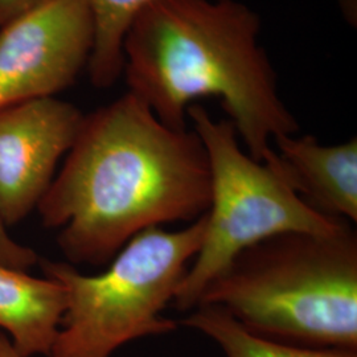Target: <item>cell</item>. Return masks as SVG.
Segmentation results:
<instances>
[{"label":"cell","instance_id":"cell-1","mask_svg":"<svg viewBox=\"0 0 357 357\" xmlns=\"http://www.w3.org/2000/svg\"><path fill=\"white\" fill-rule=\"evenodd\" d=\"M211 205V167L192 128L162 123L126 93L84 118L60 174L38 205L73 264L103 265L142 231L191 224Z\"/></svg>","mask_w":357,"mask_h":357},{"label":"cell","instance_id":"cell-2","mask_svg":"<svg viewBox=\"0 0 357 357\" xmlns=\"http://www.w3.org/2000/svg\"><path fill=\"white\" fill-rule=\"evenodd\" d=\"M259 32L258 13L237 0H155L123 40L128 91L175 130L187 128L193 101L220 98L246 153L265 162L273 139L298 134L299 125Z\"/></svg>","mask_w":357,"mask_h":357},{"label":"cell","instance_id":"cell-3","mask_svg":"<svg viewBox=\"0 0 357 357\" xmlns=\"http://www.w3.org/2000/svg\"><path fill=\"white\" fill-rule=\"evenodd\" d=\"M197 306L224 308L271 340L357 351L356 230L286 231L255 243L205 287Z\"/></svg>","mask_w":357,"mask_h":357},{"label":"cell","instance_id":"cell-4","mask_svg":"<svg viewBox=\"0 0 357 357\" xmlns=\"http://www.w3.org/2000/svg\"><path fill=\"white\" fill-rule=\"evenodd\" d=\"M205 215L183 229L153 228L132 237L98 275L43 261L47 277L66 290L68 306L50 357H112L121 347L174 332L162 315L199 253Z\"/></svg>","mask_w":357,"mask_h":357},{"label":"cell","instance_id":"cell-5","mask_svg":"<svg viewBox=\"0 0 357 357\" xmlns=\"http://www.w3.org/2000/svg\"><path fill=\"white\" fill-rule=\"evenodd\" d=\"M187 116L208 153L211 205L202 248L174 298L178 311L197 306L205 287L246 248L286 231L330 234L351 224L306 204L275 151L265 162L243 151L229 119L216 121L200 105H191Z\"/></svg>","mask_w":357,"mask_h":357},{"label":"cell","instance_id":"cell-6","mask_svg":"<svg viewBox=\"0 0 357 357\" xmlns=\"http://www.w3.org/2000/svg\"><path fill=\"white\" fill-rule=\"evenodd\" d=\"M93 40L88 0H47L0 26V109L69 88Z\"/></svg>","mask_w":357,"mask_h":357},{"label":"cell","instance_id":"cell-7","mask_svg":"<svg viewBox=\"0 0 357 357\" xmlns=\"http://www.w3.org/2000/svg\"><path fill=\"white\" fill-rule=\"evenodd\" d=\"M85 115L54 97L0 109V220L15 225L38 206Z\"/></svg>","mask_w":357,"mask_h":357},{"label":"cell","instance_id":"cell-8","mask_svg":"<svg viewBox=\"0 0 357 357\" xmlns=\"http://www.w3.org/2000/svg\"><path fill=\"white\" fill-rule=\"evenodd\" d=\"M274 150L295 192L321 215L357 222V139L326 146L312 135L284 134Z\"/></svg>","mask_w":357,"mask_h":357},{"label":"cell","instance_id":"cell-9","mask_svg":"<svg viewBox=\"0 0 357 357\" xmlns=\"http://www.w3.org/2000/svg\"><path fill=\"white\" fill-rule=\"evenodd\" d=\"M68 306L64 286L0 265V330L22 357H50Z\"/></svg>","mask_w":357,"mask_h":357},{"label":"cell","instance_id":"cell-10","mask_svg":"<svg viewBox=\"0 0 357 357\" xmlns=\"http://www.w3.org/2000/svg\"><path fill=\"white\" fill-rule=\"evenodd\" d=\"M181 324L209 337L227 357H357L351 349L308 348L262 337L216 306L195 307Z\"/></svg>","mask_w":357,"mask_h":357},{"label":"cell","instance_id":"cell-11","mask_svg":"<svg viewBox=\"0 0 357 357\" xmlns=\"http://www.w3.org/2000/svg\"><path fill=\"white\" fill-rule=\"evenodd\" d=\"M155 0H88L94 40L88 72L97 88H109L123 72V40L128 26Z\"/></svg>","mask_w":357,"mask_h":357},{"label":"cell","instance_id":"cell-12","mask_svg":"<svg viewBox=\"0 0 357 357\" xmlns=\"http://www.w3.org/2000/svg\"><path fill=\"white\" fill-rule=\"evenodd\" d=\"M38 262L36 252L13 240L0 220V265L26 271Z\"/></svg>","mask_w":357,"mask_h":357},{"label":"cell","instance_id":"cell-13","mask_svg":"<svg viewBox=\"0 0 357 357\" xmlns=\"http://www.w3.org/2000/svg\"><path fill=\"white\" fill-rule=\"evenodd\" d=\"M47 0H0V26Z\"/></svg>","mask_w":357,"mask_h":357},{"label":"cell","instance_id":"cell-14","mask_svg":"<svg viewBox=\"0 0 357 357\" xmlns=\"http://www.w3.org/2000/svg\"><path fill=\"white\" fill-rule=\"evenodd\" d=\"M0 357H22L13 348L8 337L0 331Z\"/></svg>","mask_w":357,"mask_h":357}]
</instances>
